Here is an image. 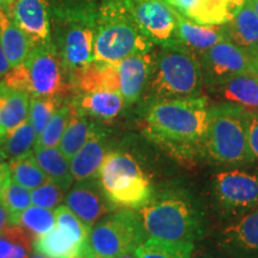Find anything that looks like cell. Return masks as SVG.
I'll list each match as a JSON object with an SVG mask.
<instances>
[{"label": "cell", "mask_w": 258, "mask_h": 258, "mask_svg": "<svg viewBox=\"0 0 258 258\" xmlns=\"http://www.w3.org/2000/svg\"><path fill=\"white\" fill-rule=\"evenodd\" d=\"M208 106L203 96L148 102L144 131L171 156L198 159L207 154Z\"/></svg>", "instance_id": "1"}, {"label": "cell", "mask_w": 258, "mask_h": 258, "mask_svg": "<svg viewBox=\"0 0 258 258\" xmlns=\"http://www.w3.org/2000/svg\"><path fill=\"white\" fill-rule=\"evenodd\" d=\"M146 239L178 245H196L206 233L199 203L188 190L171 188L152 195L139 208Z\"/></svg>", "instance_id": "2"}, {"label": "cell", "mask_w": 258, "mask_h": 258, "mask_svg": "<svg viewBox=\"0 0 258 258\" xmlns=\"http://www.w3.org/2000/svg\"><path fill=\"white\" fill-rule=\"evenodd\" d=\"M99 0H50L51 43L69 77L93 61Z\"/></svg>", "instance_id": "3"}, {"label": "cell", "mask_w": 258, "mask_h": 258, "mask_svg": "<svg viewBox=\"0 0 258 258\" xmlns=\"http://www.w3.org/2000/svg\"><path fill=\"white\" fill-rule=\"evenodd\" d=\"M203 82L199 57L182 44L159 46L144 95L147 102L202 96Z\"/></svg>", "instance_id": "4"}, {"label": "cell", "mask_w": 258, "mask_h": 258, "mask_svg": "<svg viewBox=\"0 0 258 258\" xmlns=\"http://www.w3.org/2000/svg\"><path fill=\"white\" fill-rule=\"evenodd\" d=\"M154 47L124 0H99L93 60L117 62L135 54L150 53Z\"/></svg>", "instance_id": "5"}, {"label": "cell", "mask_w": 258, "mask_h": 258, "mask_svg": "<svg viewBox=\"0 0 258 258\" xmlns=\"http://www.w3.org/2000/svg\"><path fill=\"white\" fill-rule=\"evenodd\" d=\"M10 88L35 96H72L69 77L54 44L34 47L24 62L11 67L2 79Z\"/></svg>", "instance_id": "6"}, {"label": "cell", "mask_w": 258, "mask_h": 258, "mask_svg": "<svg viewBox=\"0 0 258 258\" xmlns=\"http://www.w3.org/2000/svg\"><path fill=\"white\" fill-rule=\"evenodd\" d=\"M207 154L224 164L253 163L246 109L226 102L208 106Z\"/></svg>", "instance_id": "7"}, {"label": "cell", "mask_w": 258, "mask_h": 258, "mask_svg": "<svg viewBox=\"0 0 258 258\" xmlns=\"http://www.w3.org/2000/svg\"><path fill=\"white\" fill-rule=\"evenodd\" d=\"M98 180L106 200L115 208L139 209L153 195L152 184L131 154L108 152L98 172Z\"/></svg>", "instance_id": "8"}, {"label": "cell", "mask_w": 258, "mask_h": 258, "mask_svg": "<svg viewBox=\"0 0 258 258\" xmlns=\"http://www.w3.org/2000/svg\"><path fill=\"white\" fill-rule=\"evenodd\" d=\"M146 240L143 222L133 209L122 208L105 215L92 226L89 234V247L96 258H116L135 251Z\"/></svg>", "instance_id": "9"}, {"label": "cell", "mask_w": 258, "mask_h": 258, "mask_svg": "<svg viewBox=\"0 0 258 258\" xmlns=\"http://www.w3.org/2000/svg\"><path fill=\"white\" fill-rule=\"evenodd\" d=\"M213 198L222 217L235 219L258 208V176L227 170L213 179Z\"/></svg>", "instance_id": "10"}, {"label": "cell", "mask_w": 258, "mask_h": 258, "mask_svg": "<svg viewBox=\"0 0 258 258\" xmlns=\"http://www.w3.org/2000/svg\"><path fill=\"white\" fill-rule=\"evenodd\" d=\"M206 88L222 84L238 74L253 69L256 55L241 49L226 38L208 50L198 54Z\"/></svg>", "instance_id": "11"}, {"label": "cell", "mask_w": 258, "mask_h": 258, "mask_svg": "<svg viewBox=\"0 0 258 258\" xmlns=\"http://www.w3.org/2000/svg\"><path fill=\"white\" fill-rule=\"evenodd\" d=\"M144 34L154 46L180 44L177 15L164 0H124Z\"/></svg>", "instance_id": "12"}, {"label": "cell", "mask_w": 258, "mask_h": 258, "mask_svg": "<svg viewBox=\"0 0 258 258\" xmlns=\"http://www.w3.org/2000/svg\"><path fill=\"white\" fill-rule=\"evenodd\" d=\"M0 4L27 34L32 48L50 43V0H2Z\"/></svg>", "instance_id": "13"}, {"label": "cell", "mask_w": 258, "mask_h": 258, "mask_svg": "<svg viewBox=\"0 0 258 258\" xmlns=\"http://www.w3.org/2000/svg\"><path fill=\"white\" fill-rule=\"evenodd\" d=\"M215 244L228 258H258V208L225 226Z\"/></svg>", "instance_id": "14"}, {"label": "cell", "mask_w": 258, "mask_h": 258, "mask_svg": "<svg viewBox=\"0 0 258 258\" xmlns=\"http://www.w3.org/2000/svg\"><path fill=\"white\" fill-rule=\"evenodd\" d=\"M88 179L78 182L71 186L67 192L64 203L79 220L91 231L92 226L115 207L108 201L99 184V180Z\"/></svg>", "instance_id": "15"}, {"label": "cell", "mask_w": 258, "mask_h": 258, "mask_svg": "<svg viewBox=\"0 0 258 258\" xmlns=\"http://www.w3.org/2000/svg\"><path fill=\"white\" fill-rule=\"evenodd\" d=\"M153 50L115 62L120 74V92L127 105L138 102L144 95L152 71Z\"/></svg>", "instance_id": "16"}, {"label": "cell", "mask_w": 258, "mask_h": 258, "mask_svg": "<svg viewBox=\"0 0 258 258\" xmlns=\"http://www.w3.org/2000/svg\"><path fill=\"white\" fill-rule=\"evenodd\" d=\"M32 249L48 258H85L92 254L89 240L82 239L59 225L35 238Z\"/></svg>", "instance_id": "17"}, {"label": "cell", "mask_w": 258, "mask_h": 258, "mask_svg": "<svg viewBox=\"0 0 258 258\" xmlns=\"http://www.w3.org/2000/svg\"><path fill=\"white\" fill-rule=\"evenodd\" d=\"M109 143L106 133L102 128L95 127L86 143L70 159V169L73 180L98 178L101 165L108 154Z\"/></svg>", "instance_id": "18"}, {"label": "cell", "mask_w": 258, "mask_h": 258, "mask_svg": "<svg viewBox=\"0 0 258 258\" xmlns=\"http://www.w3.org/2000/svg\"><path fill=\"white\" fill-rule=\"evenodd\" d=\"M183 17L199 24H225L233 17L238 6L224 0H164Z\"/></svg>", "instance_id": "19"}, {"label": "cell", "mask_w": 258, "mask_h": 258, "mask_svg": "<svg viewBox=\"0 0 258 258\" xmlns=\"http://www.w3.org/2000/svg\"><path fill=\"white\" fill-rule=\"evenodd\" d=\"M70 101L76 110L99 121L114 120L127 105L120 92L110 90L74 93L70 97Z\"/></svg>", "instance_id": "20"}, {"label": "cell", "mask_w": 258, "mask_h": 258, "mask_svg": "<svg viewBox=\"0 0 258 258\" xmlns=\"http://www.w3.org/2000/svg\"><path fill=\"white\" fill-rule=\"evenodd\" d=\"M221 102L239 105L246 110L258 111V78L252 71L208 88Z\"/></svg>", "instance_id": "21"}, {"label": "cell", "mask_w": 258, "mask_h": 258, "mask_svg": "<svg viewBox=\"0 0 258 258\" xmlns=\"http://www.w3.org/2000/svg\"><path fill=\"white\" fill-rule=\"evenodd\" d=\"M176 15L179 43L196 55L227 38L225 24H199L183 17L178 12Z\"/></svg>", "instance_id": "22"}, {"label": "cell", "mask_w": 258, "mask_h": 258, "mask_svg": "<svg viewBox=\"0 0 258 258\" xmlns=\"http://www.w3.org/2000/svg\"><path fill=\"white\" fill-rule=\"evenodd\" d=\"M227 38L246 50L258 54V15L251 0H244L227 23H225Z\"/></svg>", "instance_id": "23"}, {"label": "cell", "mask_w": 258, "mask_h": 258, "mask_svg": "<svg viewBox=\"0 0 258 258\" xmlns=\"http://www.w3.org/2000/svg\"><path fill=\"white\" fill-rule=\"evenodd\" d=\"M30 96L0 80V140L29 117Z\"/></svg>", "instance_id": "24"}, {"label": "cell", "mask_w": 258, "mask_h": 258, "mask_svg": "<svg viewBox=\"0 0 258 258\" xmlns=\"http://www.w3.org/2000/svg\"><path fill=\"white\" fill-rule=\"evenodd\" d=\"M0 44L8 57L10 67L24 62L32 49L27 34L10 17L4 6L0 4Z\"/></svg>", "instance_id": "25"}, {"label": "cell", "mask_w": 258, "mask_h": 258, "mask_svg": "<svg viewBox=\"0 0 258 258\" xmlns=\"http://www.w3.org/2000/svg\"><path fill=\"white\" fill-rule=\"evenodd\" d=\"M34 156L38 165L49 180L59 185L63 191L72 186L73 177L70 169V159L57 147H35Z\"/></svg>", "instance_id": "26"}, {"label": "cell", "mask_w": 258, "mask_h": 258, "mask_svg": "<svg viewBox=\"0 0 258 258\" xmlns=\"http://www.w3.org/2000/svg\"><path fill=\"white\" fill-rule=\"evenodd\" d=\"M95 127L96 124L90 117L76 110L73 106L72 117L59 143V150L67 159H71L82 148Z\"/></svg>", "instance_id": "27"}, {"label": "cell", "mask_w": 258, "mask_h": 258, "mask_svg": "<svg viewBox=\"0 0 258 258\" xmlns=\"http://www.w3.org/2000/svg\"><path fill=\"white\" fill-rule=\"evenodd\" d=\"M11 179L25 186L29 190H34L48 182L46 173L38 165L34 152H29L24 156L14 158L9 161Z\"/></svg>", "instance_id": "28"}, {"label": "cell", "mask_w": 258, "mask_h": 258, "mask_svg": "<svg viewBox=\"0 0 258 258\" xmlns=\"http://www.w3.org/2000/svg\"><path fill=\"white\" fill-rule=\"evenodd\" d=\"M37 140V134L34 127L29 121H24L18 127L9 132L4 138L0 140L3 148H4L6 158L14 159V158L24 156L34 151L35 144Z\"/></svg>", "instance_id": "29"}, {"label": "cell", "mask_w": 258, "mask_h": 258, "mask_svg": "<svg viewBox=\"0 0 258 258\" xmlns=\"http://www.w3.org/2000/svg\"><path fill=\"white\" fill-rule=\"evenodd\" d=\"M73 114V105L70 98L66 99L59 110L54 114L48 124L44 127L41 134L37 137L35 147H55L59 146V143L70 123ZM34 147V148H35Z\"/></svg>", "instance_id": "30"}, {"label": "cell", "mask_w": 258, "mask_h": 258, "mask_svg": "<svg viewBox=\"0 0 258 258\" xmlns=\"http://www.w3.org/2000/svg\"><path fill=\"white\" fill-rule=\"evenodd\" d=\"M64 98L61 96H35L30 97L29 103V121L36 132L37 137L50 121L54 114L63 104Z\"/></svg>", "instance_id": "31"}, {"label": "cell", "mask_w": 258, "mask_h": 258, "mask_svg": "<svg viewBox=\"0 0 258 258\" xmlns=\"http://www.w3.org/2000/svg\"><path fill=\"white\" fill-rule=\"evenodd\" d=\"M196 245H178L146 239L135 249L138 258H191Z\"/></svg>", "instance_id": "32"}, {"label": "cell", "mask_w": 258, "mask_h": 258, "mask_svg": "<svg viewBox=\"0 0 258 258\" xmlns=\"http://www.w3.org/2000/svg\"><path fill=\"white\" fill-rule=\"evenodd\" d=\"M9 213L10 224L18 225L19 218L31 205V192L25 186L11 179L6 186L2 199Z\"/></svg>", "instance_id": "33"}, {"label": "cell", "mask_w": 258, "mask_h": 258, "mask_svg": "<svg viewBox=\"0 0 258 258\" xmlns=\"http://www.w3.org/2000/svg\"><path fill=\"white\" fill-rule=\"evenodd\" d=\"M18 225L23 226L25 230L36 238L53 230L55 226V214L49 208L34 206L22 213Z\"/></svg>", "instance_id": "34"}, {"label": "cell", "mask_w": 258, "mask_h": 258, "mask_svg": "<svg viewBox=\"0 0 258 258\" xmlns=\"http://www.w3.org/2000/svg\"><path fill=\"white\" fill-rule=\"evenodd\" d=\"M63 190L51 180L34 189L31 192V203L37 207L56 208L63 201Z\"/></svg>", "instance_id": "35"}, {"label": "cell", "mask_w": 258, "mask_h": 258, "mask_svg": "<svg viewBox=\"0 0 258 258\" xmlns=\"http://www.w3.org/2000/svg\"><path fill=\"white\" fill-rule=\"evenodd\" d=\"M246 124L253 163L258 165V111L246 110Z\"/></svg>", "instance_id": "36"}, {"label": "cell", "mask_w": 258, "mask_h": 258, "mask_svg": "<svg viewBox=\"0 0 258 258\" xmlns=\"http://www.w3.org/2000/svg\"><path fill=\"white\" fill-rule=\"evenodd\" d=\"M191 258H228L218 246L215 249L211 247H196L192 251Z\"/></svg>", "instance_id": "37"}, {"label": "cell", "mask_w": 258, "mask_h": 258, "mask_svg": "<svg viewBox=\"0 0 258 258\" xmlns=\"http://www.w3.org/2000/svg\"><path fill=\"white\" fill-rule=\"evenodd\" d=\"M12 246H14V237L8 228L0 235V258H8L11 253Z\"/></svg>", "instance_id": "38"}, {"label": "cell", "mask_w": 258, "mask_h": 258, "mask_svg": "<svg viewBox=\"0 0 258 258\" xmlns=\"http://www.w3.org/2000/svg\"><path fill=\"white\" fill-rule=\"evenodd\" d=\"M10 180H11V172H10L9 164L2 163L0 164V201H2L3 195H4V191Z\"/></svg>", "instance_id": "39"}, {"label": "cell", "mask_w": 258, "mask_h": 258, "mask_svg": "<svg viewBox=\"0 0 258 258\" xmlns=\"http://www.w3.org/2000/svg\"><path fill=\"white\" fill-rule=\"evenodd\" d=\"M10 226H11V224H10L8 209H6L3 201H0V235L4 233Z\"/></svg>", "instance_id": "40"}, {"label": "cell", "mask_w": 258, "mask_h": 258, "mask_svg": "<svg viewBox=\"0 0 258 258\" xmlns=\"http://www.w3.org/2000/svg\"><path fill=\"white\" fill-rule=\"evenodd\" d=\"M10 69H11V67H10L9 60L5 55L4 50H3L2 44H0V80L4 78V76L6 73H8V71Z\"/></svg>", "instance_id": "41"}, {"label": "cell", "mask_w": 258, "mask_h": 258, "mask_svg": "<svg viewBox=\"0 0 258 258\" xmlns=\"http://www.w3.org/2000/svg\"><path fill=\"white\" fill-rule=\"evenodd\" d=\"M116 258H138L137 254H135L134 251H129V252L122 253L120 256H117Z\"/></svg>", "instance_id": "42"}, {"label": "cell", "mask_w": 258, "mask_h": 258, "mask_svg": "<svg viewBox=\"0 0 258 258\" xmlns=\"http://www.w3.org/2000/svg\"><path fill=\"white\" fill-rule=\"evenodd\" d=\"M5 159H8V158H6V154H5V151H4V148H3L2 144H0V164H2V163H4Z\"/></svg>", "instance_id": "43"}, {"label": "cell", "mask_w": 258, "mask_h": 258, "mask_svg": "<svg viewBox=\"0 0 258 258\" xmlns=\"http://www.w3.org/2000/svg\"><path fill=\"white\" fill-rule=\"evenodd\" d=\"M224 2L230 3V4L234 5V6H238V8H239V6L244 3V0H224Z\"/></svg>", "instance_id": "44"}, {"label": "cell", "mask_w": 258, "mask_h": 258, "mask_svg": "<svg viewBox=\"0 0 258 258\" xmlns=\"http://www.w3.org/2000/svg\"><path fill=\"white\" fill-rule=\"evenodd\" d=\"M252 72H253L254 74H256V76H257V78H258V54H257V55H256V59H254Z\"/></svg>", "instance_id": "45"}, {"label": "cell", "mask_w": 258, "mask_h": 258, "mask_svg": "<svg viewBox=\"0 0 258 258\" xmlns=\"http://www.w3.org/2000/svg\"><path fill=\"white\" fill-rule=\"evenodd\" d=\"M29 258H48V257L43 256V254H41V253H38V252H35V253H32L31 256H29Z\"/></svg>", "instance_id": "46"}, {"label": "cell", "mask_w": 258, "mask_h": 258, "mask_svg": "<svg viewBox=\"0 0 258 258\" xmlns=\"http://www.w3.org/2000/svg\"><path fill=\"white\" fill-rule=\"evenodd\" d=\"M251 2H252L253 8H254V10H256V12H257V15H258V0H251Z\"/></svg>", "instance_id": "47"}, {"label": "cell", "mask_w": 258, "mask_h": 258, "mask_svg": "<svg viewBox=\"0 0 258 258\" xmlns=\"http://www.w3.org/2000/svg\"><path fill=\"white\" fill-rule=\"evenodd\" d=\"M85 258H95V257H93V254H90V256H88V257H85Z\"/></svg>", "instance_id": "48"}, {"label": "cell", "mask_w": 258, "mask_h": 258, "mask_svg": "<svg viewBox=\"0 0 258 258\" xmlns=\"http://www.w3.org/2000/svg\"><path fill=\"white\" fill-rule=\"evenodd\" d=\"M0 3H2V0H0Z\"/></svg>", "instance_id": "49"}, {"label": "cell", "mask_w": 258, "mask_h": 258, "mask_svg": "<svg viewBox=\"0 0 258 258\" xmlns=\"http://www.w3.org/2000/svg\"><path fill=\"white\" fill-rule=\"evenodd\" d=\"M95 258H96V257H95Z\"/></svg>", "instance_id": "50"}]
</instances>
